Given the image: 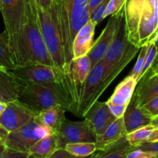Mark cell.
Listing matches in <instances>:
<instances>
[{
  "mask_svg": "<svg viewBox=\"0 0 158 158\" xmlns=\"http://www.w3.org/2000/svg\"><path fill=\"white\" fill-rule=\"evenodd\" d=\"M142 107L152 117L158 115V96L154 97L146 104L142 106Z\"/></svg>",
  "mask_w": 158,
  "mask_h": 158,
  "instance_id": "33",
  "label": "cell"
},
{
  "mask_svg": "<svg viewBox=\"0 0 158 158\" xmlns=\"http://www.w3.org/2000/svg\"><path fill=\"white\" fill-rule=\"evenodd\" d=\"M26 22L21 34L18 66L43 64L53 68L48 49L45 44L36 13L35 0H26Z\"/></svg>",
  "mask_w": 158,
  "mask_h": 158,
  "instance_id": "5",
  "label": "cell"
},
{
  "mask_svg": "<svg viewBox=\"0 0 158 158\" xmlns=\"http://www.w3.org/2000/svg\"><path fill=\"white\" fill-rule=\"evenodd\" d=\"M106 26L102 30L99 38L94 42L91 50L88 53L91 63V66L102 60L114 40L119 23L124 19V7L116 13L110 15Z\"/></svg>",
  "mask_w": 158,
  "mask_h": 158,
  "instance_id": "10",
  "label": "cell"
},
{
  "mask_svg": "<svg viewBox=\"0 0 158 158\" xmlns=\"http://www.w3.org/2000/svg\"><path fill=\"white\" fill-rule=\"evenodd\" d=\"M139 49L131 43L118 63L108 65L101 60L91 67L82 87L76 117H85L88 110L132 61Z\"/></svg>",
  "mask_w": 158,
  "mask_h": 158,
  "instance_id": "2",
  "label": "cell"
},
{
  "mask_svg": "<svg viewBox=\"0 0 158 158\" xmlns=\"http://www.w3.org/2000/svg\"><path fill=\"white\" fill-rule=\"evenodd\" d=\"M134 147L130 145L127 140L125 135L119 140L108 147L106 150L100 151L96 154H92L91 157L100 158H126L127 155L134 149Z\"/></svg>",
  "mask_w": 158,
  "mask_h": 158,
  "instance_id": "24",
  "label": "cell"
},
{
  "mask_svg": "<svg viewBox=\"0 0 158 158\" xmlns=\"http://www.w3.org/2000/svg\"><path fill=\"white\" fill-rule=\"evenodd\" d=\"M156 56H157V49H156V45L153 43H148V47H147V53L145 56V60H144L143 68L141 77H143L150 70V68L153 66Z\"/></svg>",
  "mask_w": 158,
  "mask_h": 158,
  "instance_id": "28",
  "label": "cell"
},
{
  "mask_svg": "<svg viewBox=\"0 0 158 158\" xmlns=\"http://www.w3.org/2000/svg\"><path fill=\"white\" fill-rule=\"evenodd\" d=\"M54 2H55V0H36L37 4L44 10L49 9L54 4Z\"/></svg>",
  "mask_w": 158,
  "mask_h": 158,
  "instance_id": "39",
  "label": "cell"
},
{
  "mask_svg": "<svg viewBox=\"0 0 158 158\" xmlns=\"http://www.w3.org/2000/svg\"><path fill=\"white\" fill-rule=\"evenodd\" d=\"M74 157L71 155L65 148H57L54 154L51 155L50 158H74Z\"/></svg>",
  "mask_w": 158,
  "mask_h": 158,
  "instance_id": "37",
  "label": "cell"
},
{
  "mask_svg": "<svg viewBox=\"0 0 158 158\" xmlns=\"http://www.w3.org/2000/svg\"><path fill=\"white\" fill-rule=\"evenodd\" d=\"M35 1H36V0H35Z\"/></svg>",
  "mask_w": 158,
  "mask_h": 158,
  "instance_id": "50",
  "label": "cell"
},
{
  "mask_svg": "<svg viewBox=\"0 0 158 158\" xmlns=\"http://www.w3.org/2000/svg\"><path fill=\"white\" fill-rule=\"evenodd\" d=\"M50 134H53L50 130L40 123L35 117L21 127L9 132L6 147L29 154V150L36 142Z\"/></svg>",
  "mask_w": 158,
  "mask_h": 158,
  "instance_id": "8",
  "label": "cell"
},
{
  "mask_svg": "<svg viewBox=\"0 0 158 158\" xmlns=\"http://www.w3.org/2000/svg\"><path fill=\"white\" fill-rule=\"evenodd\" d=\"M65 149L74 157H85L91 156L96 151L94 142H78L68 143Z\"/></svg>",
  "mask_w": 158,
  "mask_h": 158,
  "instance_id": "26",
  "label": "cell"
},
{
  "mask_svg": "<svg viewBox=\"0 0 158 158\" xmlns=\"http://www.w3.org/2000/svg\"><path fill=\"white\" fill-rule=\"evenodd\" d=\"M6 145L0 144V158L2 157V156L3 153H4V151H6Z\"/></svg>",
  "mask_w": 158,
  "mask_h": 158,
  "instance_id": "46",
  "label": "cell"
},
{
  "mask_svg": "<svg viewBox=\"0 0 158 158\" xmlns=\"http://www.w3.org/2000/svg\"><path fill=\"white\" fill-rule=\"evenodd\" d=\"M108 1L109 0H104L100 5H99L97 7L94 8V10L89 14V19H91V21L95 23L96 24H98L101 21H102L104 19V12H105V9H106V6L108 5Z\"/></svg>",
  "mask_w": 158,
  "mask_h": 158,
  "instance_id": "30",
  "label": "cell"
},
{
  "mask_svg": "<svg viewBox=\"0 0 158 158\" xmlns=\"http://www.w3.org/2000/svg\"><path fill=\"white\" fill-rule=\"evenodd\" d=\"M151 43H153L155 45H156V49H157V55H158V32L156 33V35H155V37L153 38V41H152Z\"/></svg>",
  "mask_w": 158,
  "mask_h": 158,
  "instance_id": "45",
  "label": "cell"
},
{
  "mask_svg": "<svg viewBox=\"0 0 158 158\" xmlns=\"http://www.w3.org/2000/svg\"><path fill=\"white\" fill-rule=\"evenodd\" d=\"M5 31L15 65L20 60V44L21 34L26 22V0H2V9Z\"/></svg>",
  "mask_w": 158,
  "mask_h": 158,
  "instance_id": "6",
  "label": "cell"
},
{
  "mask_svg": "<svg viewBox=\"0 0 158 158\" xmlns=\"http://www.w3.org/2000/svg\"><path fill=\"white\" fill-rule=\"evenodd\" d=\"M130 44L131 43L128 40L123 19L119 23L114 40L112 42L109 48L102 60L108 65H112L118 63L126 52Z\"/></svg>",
  "mask_w": 158,
  "mask_h": 158,
  "instance_id": "16",
  "label": "cell"
},
{
  "mask_svg": "<svg viewBox=\"0 0 158 158\" xmlns=\"http://www.w3.org/2000/svg\"><path fill=\"white\" fill-rule=\"evenodd\" d=\"M124 22L133 46L140 49L151 43L157 32V0H125Z\"/></svg>",
  "mask_w": 158,
  "mask_h": 158,
  "instance_id": "3",
  "label": "cell"
},
{
  "mask_svg": "<svg viewBox=\"0 0 158 158\" xmlns=\"http://www.w3.org/2000/svg\"><path fill=\"white\" fill-rule=\"evenodd\" d=\"M88 55L72 59L68 65V80L71 92V111L76 115L82 87L91 69Z\"/></svg>",
  "mask_w": 158,
  "mask_h": 158,
  "instance_id": "9",
  "label": "cell"
},
{
  "mask_svg": "<svg viewBox=\"0 0 158 158\" xmlns=\"http://www.w3.org/2000/svg\"><path fill=\"white\" fill-rule=\"evenodd\" d=\"M95 23L89 19L88 23L77 32L73 43V59L88 55L94 44Z\"/></svg>",
  "mask_w": 158,
  "mask_h": 158,
  "instance_id": "18",
  "label": "cell"
},
{
  "mask_svg": "<svg viewBox=\"0 0 158 158\" xmlns=\"http://www.w3.org/2000/svg\"><path fill=\"white\" fill-rule=\"evenodd\" d=\"M138 82L128 75L115 88L111 97L107 100L108 103L119 105H128L134 94Z\"/></svg>",
  "mask_w": 158,
  "mask_h": 158,
  "instance_id": "20",
  "label": "cell"
},
{
  "mask_svg": "<svg viewBox=\"0 0 158 158\" xmlns=\"http://www.w3.org/2000/svg\"><path fill=\"white\" fill-rule=\"evenodd\" d=\"M66 111L67 110L62 106H55L40 112L36 118L40 123L49 128L53 134H57L66 120Z\"/></svg>",
  "mask_w": 158,
  "mask_h": 158,
  "instance_id": "21",
  "label": "cell"
},
{
  "mask_svg": "<svg viewBox=\"0 0 158 158\" xmlns=\"http://www.w3.org/2000/svg\"><path fill=\"white\" fill-rule=\"evenodd\" d=\"M56 134L57 148H65L68 143L78 142H95L96 136L88 123L65 120Z\"/></svg>",
  "mask_w": 158,
  "mask_h": 158,
  "instance_id": "11",
  "label": "cell"
},
{
  "mask_svg": "<svg viewBox=\"0 0 158 158\" xmlns=\"http://www.w3.org/2000/svg\"><path fill=\"white\" fill-rule=\"evenodd\" d=\"M124 124L127 134L136 129L150 124L152 117L142 107L138 106L133 97L123 115Z\"/></svg>",
  "mask_w": 158,
  "mask_h": 158,
  "instance_id": "17",
  "label": "cell"
},
{
  "mask_svg": "<svg viewBox=\"0 0 158 158\" xmlns=\"http://www.w3.org/2000/svg\"><path fill=\"white\" fill-rule=\"evenodd\" d=\"M108 107H109L110 111L112 114L115 116L116 119L119 117H123L128 105H119V104H112V103H108Z\"/></svg>",
  "mask_w": 158,
  "mask_h": 158,
  "instance_id": "34",
  "label": "cell"
},
{
  "mask_svg": "<svg viewBox=\"0 0 158 158\" xmlns=\"http://www.w3.org/2000/svg\"><path fill=\"white\" fill-rule=\"evenodd\" d=\"M57 26L68 66L73 59L72 47L77 32L88 23V0H55Z\"/></svg>",
  "mask_w": 158,
  "mask_h": 158,
  "instance_id": "4",
  "label": "cell"
},
{
  "mask_svg": "<svg viewBox=\"0 0 158 158\" xmlns=\"http://www.w3.org/2000/svg\"><path fill=\"white\" fill-rule=\"evenodd\" d=\"M150 124H151L154 128H158V115L152 117Z\"/></svg>",
  "mask_w": 158,
  "mask_h": 158,
  "instance_id": "43",
  "label": "cell"
},
{
  "mask_svg": "<svg viewBox=\"0 0 158 158\" xmlns=\"http://www.w3.org/2000/svg\"><path fill=\"white\" fill-rule=\"evenodd\" d=\"M9 131L5 129L3 127L0 125V144L6 145V141L7 140L8 135H9Z\"/></svg>",
  "mask_w": 158,
  "mask_h": 158,
  "instance_id": "40",
  "label": "cell"
},
{
  "mask_svg": "<svg viewBox=\"0 0 158 158\" xmlns=\"http://www.w3.org/2000/svg\"><path fill=\"white\" fill-rule=\"evenodd\" d=\"M135 89L133 97L138 106H142L154 97L158 96V77H152L143 80H139Z\"/></svg>",
  "mask_w": 158,
  "mask_h": 158,
  "instance_id": "22",
  "label": "cell"
},
{
  "mask_svg": "<svg viewBox=\"0 0 158 158\" xmlns=\"http://www.w3.org/2000/svg\"><path fill=\"white\" fill-rule=\"evenodd\" d=\"M147 47H148V44L145 45V46H143L142 47L140 48L139 56H138V58L137 60H136V63H135V66H133L131 73H129V75L131 76V77H133L137 82H139V79H140L141 77V74H142Z\"/></svg>",
  "mask_w": 158,
  "mask_h": 158,
  "instance_id": "29",
  "label": "cell"
},
{
  "mask_svg": "<svg viewBox=\"0 0 158 158\" xmlns=\"http://www.w3.org/2000/svg\"><path fill=\"white\" fill-rule=\"evenodd\" d=\"M95 136L100 135L116 120L107 102L96 101L84 117Z\"/></svg>",
  "mask_w": 158,
  "mask_h": 158,
  "instance_id": "13",
  "label": "cell"
},
{
  "mask_svg": "<svg viewBox=\"0 0 158 158\" xmlns=\"http://www.w3.org/2000/svg\"><path fill=\"white\" fill-rule=\"evenodd\" d=\"M156 76H157V77H158V75H156Z\"/></svg>",
  "mask_w": 158,
  "mask_h": 158,
  "instance_id": "49",
  "label": "cell"
},
{
  "mask_svg": "<svg viewBox=\"0 0 158 158\" xmlns=\"http://www.w3.org/2000/svg\"><path fill=\"white\" fill-rule=\"evenodd\" d=\"M103 1L104 0H88V13H91V12L94 10V8L97 7V6H99V5H100Z\"/></svg>",
  "mask_w": 158,
  "mask_h": 158,
  "instance_id": "41",
  "label": "cell"
},
{
  "mask_svg": "<svg viewBox=\"0 0 158 158\" xmlns=\"http://www.w3.org/2000/svg\"><path fill=\"white\" fill-rule=\"evenodd\" d=\"M157 9H158V0H157ZM157 32H158V26H157V32H156V33H157Z\"/></svg>",
  "mask_w": 158,
  "mask_h": 158,
  "instance_id": "48",
  "label": "cell"
},
{
  "mask_svg": "<svg viewBox=\"0 0 158 158\" xmlns=\"http://www.w3.org/2000/svg\"><path fill=\"white\" fill-rule=\"evenodd\" d=\"M18 100L37 114L55 106H62L67 110L66 103L56 82L26 83Z\"/></svg>",
  "mask_w": 158,
  "mask_h": 158,
  "instance_id": "7",
  "label": "cell"
},
{
  "mask_svg": "<svg viewBox=\"0 0 158 158\" xmlns=\"http://www.w3.org/2000/svg\"><path fill=\"white\" fill-rule=\"evenodd\" d=\"M157 153L152 151H145V150L134 148L129 154L127 155L126 158H156Z\"/></svg>",
  "mask_w": 158,
  "mask_h": 158,
  "instance_id": "32",
  "label": "cell"
},
{
  "mask_svg": "<svg viewBox=\"0 0 158 158\" xmlns=\"http://www.w3.org/2000/svg\"><path fill=\"white\" fill-rule=\"evenodd\" d=\"M6 106H7V103L0 101V116H1L2 114V113L5 111Z\"/></svg>",
  "mask_w": 158,
  "mask_h": 158,
  "instance_id": "44",
  "label": "cell"
},
{
  "mask_svg": "<svg viewBox=\"0 0 158 158\" xmlns=\"http://www.w3.org/2000/svg\"><path fill=\"white\" fill-rule=\"evenodd\" d=\"M57 149V137L55 134H50L40 139L33 145L29 151V157L50 158Z\"/></svg>",
  "mask_w": 158,
  "mask_h": 158,
  "instance_id": "23",
  "label": "cell"
},
{
  "mask_svg": "<svg viewBox=\"0 0 158 158\" xmlns=\"http://www.w3.org/2000/svg\"><path fill=\"white\" fill-rule=\"evenodd\" d=\"M135 148H139V149L145 150V151H155V152L157 153V157L156 158H158V141L147 142V143L139 145Z\"/></svg>",
  "mask_w": 158,
  "mask_h": 158,
  "instance_id": "38",
  "label": "cell"
},
{
  "mask_svg": "<svg viewBox=\"0 0 158 158\" xmlns=\"http://www.w3.org/2000/svg\"><path fill=\"white\" fill-rule=\"evenodd\" d=\"M26 84L11 70L0 68V101L8 103L17 100Z\"/></svg>",
  "mask_w": 158,
  "mask_h": 158,
  "instance_id": "15",
  "label": "cell"
},
{
  "mask_svg": "<svg viewBox=\"0 0 158 158\" xmlns=\"http://www.w3.org/2000/svg\"><path fill=\"white\" fill-rule=\"evenodd\" d=\"M154 127L151 124L147 125L145 127L136 129L132 132L126 134L127 140L130 145H132L134 148L139 146L141 144L147 143L149 137L151 134L152 131H153Z\"/></svg>",
  "mask_w": 158,
  "mask_h": 158,
  "instance_id": "27",
  "label": "cell"
},
{
  "mask_svg": "<svg viewBox=\"0 0 158 158\" xmlns=\"http://www.w3.org/2000/svg\"><path fill=\"white\" fill-rule=\"evenodd\" d=\"M17 157H29V154L26 153L20 152V151H15V150L10 149L6 148V151L3 153L1 158H17Z\"/></svg>",
  "mask_w": 158,
  "mask_h": 158,
  "instance_id": "35",
  "label": "cell"
},
{
  "mask_svg": "<svg viewBox=\"0 0 158 158\" xmlns=\"http://www.w3.org/2000/svg\"><path fill=\"white\" fill-rule=\"evenodd\" d=\"M38 114L18 100L7 103L0 116V125L9 132L15 131L33 120Z\"/></svg>",
  "mask_w": 158,
  "mask_h": 158,
  "instance_id": "12",
  "label": "cell"
},
{
  "mask_svg": "<svg viewBox=\"0 0 158 158\" xmlns=\"http://www.w3.org/2000/svg\"><path fill=\"white\" fill-rule=\"evenodd\" d=\"M156 75H158V55H157V56H156V60H155L153 66L150 68V70H149L148 72H147V73L143 76V77H141L140 80H146V79L150 78V77H155V76H156Z\"/></svg>",
  "mask_w": 158,
  "mask_h": 158,
  "instance_id": "36",
  "label": "cell"
},
{
  "mask_svg": "<svg viewBox=\"0 0 158 158\" xmlns=\"http://www.w3.org/2000/svg\"><path fill=\"white\" fill-rule=\"evenodd\" d=\"M2 9V0H0V11H1Z\"/></svg>",
  "mask_w": 158,
  "mask_h": 158,
  "instance_id": "47",
  "label": "cell"
},
{
  "mask_svg": "<svg viewBox=\"0 0 158 158\" xmlns=\"http://www.w3.org/2000/svg\"><path fill=\"white\" fill-rule=\"evenodd\" d=\"M11 71L26 83H57L54 69L46 65L33 64L16 66Z\"/></svg>",
  "mask_w": 158,
  "mask_h": 158,
  "instance_id": "14",
  "label": "cell"
},
{
  "mask_svg": "<svg viewBox=\"0 0 158 158\" xmlns=\"http://www.w3.org/2000/svg\"><path fill=\"white\" fill-rule=\"evenodd\" d=\"M127 132L124 124L123 117L117 118L100 135L96 137V151H103L117 140L126 135Z\"/></svg>",
  "mask_w": 158,
  "mask_h": 158,
  "instance_id": "19",
  "label": "cell"
},
{
  "mask_svg": "<svg viewBox=\"0 0 158 158\" xmlns=\"http://www.w3.org/2000/svg\"><path fill=\"white\" fill-rule=\"evenodd\" d=\"M125 2V0H109L105 12H104V19L122 9L124 7Z\"/></svg>",
  "mask_w": 158,
  "mask_h": 158,
  "instance_id": "31",
  "label": "cell"
},
{
  "mask_svg": "<svg viewBox=\"0 0 158 158\" xmlns=\"http://www.w3.org/2000/svg\"><path fill=\"white\" fill-rule=\"evenodd\" d=\"M158 141V128H154L152 131L151 134L149 137L147 142H155Z\"/></svg>",
  "mask_w": 158,
  "mask_h": 158,
  "instance_id": "42",
  "label": "cell"
},
{
  "mask_svg": "<svg viewBox=\"0 0 158 158\" xmlns=\"http://www.w3.org/2000/svg\"><path fill=\"white\" fill-rule=\"evenodd\" d=\"M16 67L6 32L0 33V68L12 70Z\"/></svg>",
  "mask_w": 158,
  "mask_h": 158,
  "instance_id": "25",
  "label": "cell"
},
{
  "mask_svg": "<svg viewBox=\"0 0 158 158\" xmlns=\"http://www.w3.org/2000/svg\"><path fill=\"white\" fill-rule=\"evenodd\" d=\"M54 2L47 10L41 9L36 2V13L40 32L52 60L53 69L57 77V83L66 103L67 111H71L68 66L57 26Z\"/></svg>",
  "mask_w": 158,
  "mask_h": 158,
  "instance_id": "1",
  "label": "cell"
}]
</instances>
